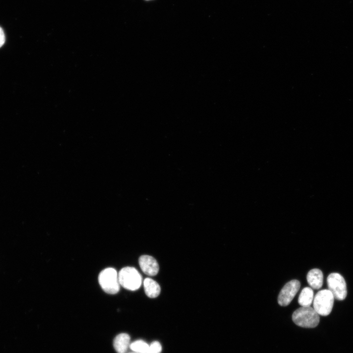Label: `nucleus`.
<instances>
[{
    "instance_id": "1",
    "label": "nucleus",
    "mask_w": 353,
    "mask_h": 353,
    "mask_svg": "<svg viewBox=\"0 0 353 353\" xmlns=\"http://www.w3.org/2000/svg\"><path fill=\"white\" fill-rule=\"evenodd\" d=\"M292 320L297 326L305 328H314L320 322L319 315L310 306H302L292 314Z\"/></svg>"
},
{
    "instance_id": "2",
    "label": "nucleus",
    "mask_w": 353,
    "mask_h": 353,
    "mask_svg": "<svg viewBox=\"0 0 353 353\" xmlns=\"http://www.w3.org/2000/svg\"><path fill=\"white\" fill-rule=\"evenodd\" d=\"M334 297L328 289L318 291L314 297L313 308L319 315H329L332 309Z\"/></svg>"
},
{
    "instance_id": "3",
    "label": "nucleus",
    "mask_w": 353,
    "mask_h": 353,
    "mask_svg": "<svg viewBox=\"0 0 353 353\" xmlns=\"http://www.w3.org/2000/svg\"><path fill=\"white\" fill-rule=\"evenodd\" d=\"M118 278L120 285L131 291L138 289L142 284V276L134 267L122 268L118 273Z\"/></svg>"
},
{
    "instance_id": "4",
    "label": "nucleus",
    "mask_w": 353,
    "mask_h": 353,
    "mask_svg": "<svg viewBox=\"0 0 353 353\" xmlns=\"http://www.w3.org/2000/svg\"><path fill=\"white\" fill-rule=\"evenodd\" d=\"M99 282L103 290L110 294H115L120 290L118 273L113 268L103 270L99 274Z\"/></svg>"
},
{
    "instance_id": "5",
    "label": "nucleus",
    "mask_w": 353,
    "mask_h": 353,
    "mask_svg": "<svg viewBox=\"0 0 353 353\" xmlns=\"http://www.w3.org/2000/svg\"><path fill=\"white\" fill-rule=\"evenodd\" d=\"M328 290L333 294L334 299L342 301L347 295V289L344 277L337 273L330 274L327 277Z\"/></svg>"
},
{
    "instance_id": "6",
    "label": "nucleus",
    "mask_w": 353,
    "mask_h": 353,
    "mask_svg": "<svg viewBox=\"0 0 353 353\" xmlns=\"http://www.w3.org/2000/svg\"><path fill=\"white\" fill-rule=\"evenodd\" d=\"M301 286L300 282L296 279L292 280L285 284L279 292L278 296V303L285 306L291 302Z\"/></svg>"
},
{
    "instance_id": "7",
    "label": "nucleus",
    "mask_w": 353,
    "mask_h": 353,
    "mask_svg": "<svg viewBox=\"0 0 353 353\" xmlns=\"http://www.w3.org/2000/svg\"><path fill=\"white\" fill-rule=\"evenodd\" d=\"M139 264L142 271L147 275L155 276L159 271V265L157 262L150 255L141 256L139 258Z\"/></svg>"
},
{
    "instance_id": "8",
    "label": "nucleus",
    "mask_w": 353,
    "mask_h": 353,
    "mask_svg": "<svg viewBox=\"0 0 353 353\" xmlns=\"http://www.w3.org/2000/svg\"><path fill=\"white\" fill-rule=\"evenodd\" d=\"M307 281L310 286L314 289H320L323 282V274L318 269H313L307 274Z\"/></svg>"
},
{
    "instance_id": "9",
    "label": "nucleus",
    "mask_w": 353,
    "mask_h": 353,
    "mask_svg": "<svg viewBox=\"0 0 353 353\" xmlns=\"http://www.w3.org/2000/svg\"><path fill=\"white\" fill-rule=\"evenodd\" d=\"M129 346L130 336L126 333H120L114 340V347L117 353H126Z\"/></svg>"
},
{
    "instance_id": "10",
    "label": "nucleus",
    "mask_w": 353,
    "mask_h": 353,
    "mask_svg": "<svg viewBox=\"0 0 353 353\" xmlns=\"http://www.w3.org/2000/svg\"><path fill=\"white\" fill-rule=\"evenodd\" d=\"M144 290L147 296L151 298L157 297L160 293L158 283L151 278H146L143 282Z\"/></svg>"
},
{
    "instance_id": "11",
    "label": "nucleus",
    "mask_w": 353,
    "mask_h": 353,
    "mask_svg": "<svg viewBox=\"0 0 353 353\" xmlns=\"http://www.w3.org/2000/svg\"><path fill=\"white\" fill-rule=\"evenodd\" d=\"M314 299V292L310 287L304 288L301 292L298 303L302 306H310Z\"/></svg>"
},
{
    "instance_id": "12",
    "label": "nucleus",
    "mask_w": 353,
    "mask_h": 353,
    "mask_svg": "<svg viewBox=\"0 0 353 353\" xmlns=\"http://www.w3.org/2000/svg\"><path fill=\"white\" fill-rule=\"evenodd\" d=\"M149 345L143 340H136L130 344L129 348L133 351L138 353H146Z\"/></svg>"
},
{
    "instance_id": "13",
    "label": "nucleus",
    "mask_w": 353,
    "mask_h": 353,
    "mask_svg": "<svg viewBox=\"0 0 353 353\" xmlns=\"http://www.w3.org/2000/svg\"><path fill=\"white\" fill-rule=\"evenodd\" d=\"M162 350L160 343L158 341L153 342L150 346L146 353H160Z\"/></svg>"
},
{
    "instance_id": "14",
    "label": "nucleus",
    "mask_w": 353,
    "mask_h": 353,
    "mask_svg": "<svg viewBox=\"0 0 353 353\" xmlns=\"http://www.w3.org/2000/svg\"><path fill=\"white\" fill-rule=\"evenodd\" d=\"M5 35L1 27H0V48L3 46L5 42Z\"/></svg>"
},
{
    "instance_id": "15",
    "label": "nucleus",
    "mask_w": 353,
    "mask_h": 353,
    "mask_svg": "<svg viewBox=\"0 0 353 353\" xmlns=\"http://www.w3.org/2000/svg\"></svg>"
}]
</instances>
